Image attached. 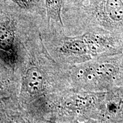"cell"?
<instances>
[{
  "mask_svg": "<svg viewBox=\"0 0 123 123\" xmlns=\"http://www.w3.org/2000/svg\"><path fill=\"white\" fill-rule=\"evenodd\" d=\"M75 84L80 91L107 92L123 86V53L95 58L76 67Z\"/></svg>",
  "mask_w": 123,
  "mask_h": 123,
  "instance_id": "2",
  "label": "cell"
},
{
  "mask_svg": "<svg viewBox=\"0 0 123 123\" xmlns=\"http://www.w3.org/2000/svg\"><path fill=\"white\" fill-rule=\"evenodd\" d=\"M122 53H123V50H122Z\"/></svg>",
  "mask_w": 123,
  "mask_h": 123,
  "instance_id": "10",
  "label": "cell"
},
{
  "mask_svg": "<svg viewBox=\"0 0 123 123\" xmlns=\"http://www.w3.org/2000/svg\"><path fill=\"white\" fill-rule=\"evenodd\" d=\"M59 50L79 62L93 59L84 34L64 37L60 46Z\"/></svg>",
  "mask_w": 123,
  "mask_h": 123,
  "instance_id": "4",
  "label": "cell"
},
{
  "mask_svg": "<svg viewBox=\"0 0 123 123\" xmlns=\"http://www.w3.org/2000/svg\"><path fill=\"white\" fill-rule=\"evenodd\" d=\"M70 13L82 33L103 32L123 42V0H88Z\"/></svg>",
  "mask_w": 123,
  "mask_h": 123,
  "instance_id": "1",
  "label": "cell"
},
{
  "mask_svg": "<svg viewBox=\"0 0 123 123\" xmlns=\"http://www.w3.org/2000/svg\"><path fill=\"white\" fill-rule=\"evenodd\" d=\"M2 80H1V75H0V91H1V89L2 88Z\"/></svg>",
  "mask_w": 123,
  "mask_h": 123,
  "instance_id": "9",
  "label": "cell"
},
{
  "mask_svg": "<svg viewBox=\"0 0 123 123\" xmlns=\"http://www.w3.org/2000/svg\"><path fill=\"white\" fill-rule=\"evenodd\" d=\"M44 82V76L37 67L29 68L23 79V87L25 91L29 94H39L43 90Z\"/></svg>",
  "mask_w": 123,
  "mask_h": 123,
  "instance_id": "5",
  "label": "cell"
},
{
  "mask_svg": "<svg viewBox=\"0 0 123 123\" xmlns=\"http://www.w3.org/2000/svg\"><path fill=\"white\" fill-rule=\"evenodd\" d=\"M44 2L49 24L52 21L63 26L62 15L64 8V0H44Z\"/></svg>",
  "mask_w": 123,
  "mask_h": 123,
  "instance_id": "6",
  "label": "cell"
},
{
  "mask_svg": "<svg viewBox=\"0 0 123 123\" xmlns=\"http://www.w3.org/2000/svg\"><path fill=\"white\" fill-rule=\"evenodd\" d=\"M88 0H64L63 10L66 12L81 6Z\"/></svg>",
  "mask_w": 123,
  "mask_h": 123,
  "instance_id": "8",
  "label": "cell"
},
{
  "mask_svg": "<svg viewBox=\"0 0 123 123\" xmlns=\"http://www.w3.org/2000/svg\"><path fill=\"white\" fill-rule=\"evenodd\" d=\"M96 111L107 120L123 121V86L106 92L105 98Z\"/></svg>",
  "mask_w": 123,
  "mask_h": 123,
  "instance_id": "3",
  "label": "cell"
},
{
  "mask_svg": "<svg viewBox=\"0 0 123 123\" xmlns=\"http://www.w3.org/2000/svg\"><path fill=\"white\" fill-rule=\"evenodd\" d=\"M15 5L22 11L29 13H46L44 0H5Z\"/></svg>",
  "mask_w": 123,
  "mask_h": 123,
  "instance_id": "7",
  "label": "cell"
}]
</instances>
